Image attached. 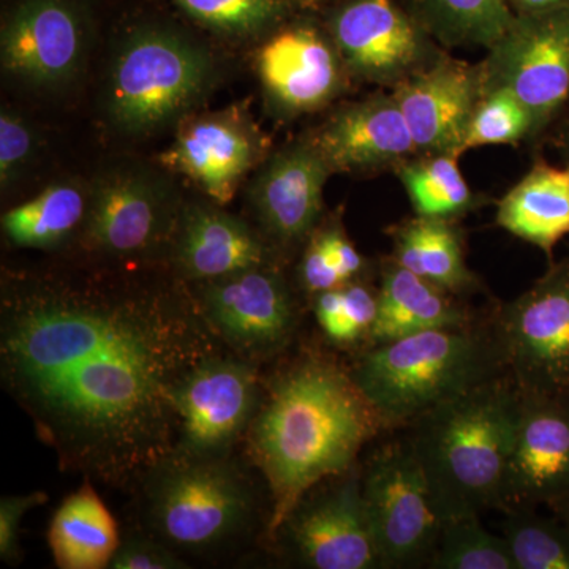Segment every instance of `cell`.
I'll return each instance as SVG.
<instances>
[{"mask_svg": "<svg viewBox=\"0 0 569 569\" xmlns=\"http://www.w3.org/2000/svg\"><path fill=\"white\" fill-rule=\"evenodd\" d=\"M216 336L168 291L21 279L3 287L0 372L63 470L123 486L174 455L176 389Z\"/></svg>", "mask_w": 569, "mask_h": 569, "instance_id": "6da1fadb", "label": "cell"}, {"mask_svg": "<svg viewBox=\"0 0 569 569\" xmlns=\"http://www.w3.org/2000/svg\"><path fill=\"white\" fill-rule=\"evenodd\" d=\"M381 426L376 408L335 362L306 358L277 377L247 429L250 458L271 490L269 537L318 482L350 471Z\"/></svg>", "mask_w": 569, "mask_h": 569, "instance_id": "7a4b0ae2", "label": "cell"}, {"mask_svg": "<svg viewBox=\"0 0 569 569\" xmlns=\"http://www.w3.org/2000/svg\"><path fill=\"white\" fill-rule=\"evenodd\" d=\"M522 392L508 376L452 397L411 422L408 438L441 523L501 509Z\"/></svg>", "mask_w": 569, "mask_h": 569, "instance_id": "3957f363", "label": "cell"}, {"mask_svg": "<svg viewBox=\"0 0 569 569\" xmlns=\"http://www.w3.org/2000/svg\"><path fill=\"white\" fill-rule=\"evenodd\" d=\"M219 78L211 48L194 33L173 21H134L112 52L104 116L119 133H156L197 111Z\"/></svg>", "mask_w": 569, "mask_h": 569, "instance_id": "277c9868", "label": "cell"}, {"mask_svg": "<svg viewBox=\"0 0 569 569\" xmlns=\"http://www.w3.org/2000/svg\"><path fill=\"white\" fill-rule=\"evenodd\" d=\"M507 373L492 328L468 325L373 346L350 376L383 426H399Z\"/></svg>", "mask_w": 569, "mask_h": 569, "instance_id": "5b68a950", "label": "cell"}, {"mask_svg": "<svg viewBox=\"0 0 569 569\" xmlns=\"http://www.w3.org/2000/svg\"><path fill=\"white\" fill-rule=\"evenodd\" d=\"M142 478L149 527L173 548H216L252 518V490L224 458L173 455Z\"/></svg>", "mask_w": 569, "mask_h": 569, "instance_id": "8992f818", "label": "cell"}, {"mask_svg": "<svg viewBox=\"0 0 569 569\" xmlns=\"http://www.w3.org/2000/svg\"><path fill=\"white\" fill-rule=\"evenodd\" d=\"M182 203L159 171L112 168L91 183L82 244L114 260H144L170 250Z\"/></svg>", "mask_w": 569, "mask_h": 569, "instance_id": "52a82bcc", "label": "cell"}, {"mask_svg": "<svg viewBox=\"0 0 569 569\" xmlns=\"http://www.w3.org/2000/svg\"><path fill=\"white\" fill-rule=\"evenodd\" d=\"M492 331L520 391L569 397V257L501 306Z\"/></svg>", "mask_w": 569, "mask_h": 569, "instance_id": "ba28073f", "label": "cell"}, {"mask_svg": "<svg viewBox=\"0 0 569 569\" xmlns=\"http://www.w3.org/2000/svg\"><path fill=\"white\" fill-rule=\"evenodd\" d=\"M478 63L482 93L508 89L530 111L535 134L569 97V3L515 14L508 31Z\"/></svg>", "mask_w": 569, "mask_h": 569, "instance_id": "9c48e42d", "label": "cell"}, {"mask_svg": "<svg viewBox=\"0 0 569 569\" xmlns=\"http://www.w3.org/2000/svg\"><path fill=\"white\" fill-rule=\"evenodd\" d=\"M317 11L351 78L395 89L441 56L396 0H320Z\"/></svg>", "mask_w": 569, "mask_h": 569, "instance_id": "30bf717a", "label": "cell"}, {"mask_svg": "<svg viewBox=\"0 0 569 569\" xmlns=\"http://www.w3.org/2000/svg\"><path fill=\"white\" fill-rule=\"evenodd\" d=\"M361 488L381 567H429L441 519L410 441L380 448L361 477Z\"/></svg>", "mask_w": 569, "mask_h": 569, "instance_id": "8fae6325", "label": "cell"}, {"mask_svg": "<svg viewBox=\"0 0 569 569\" xmlns=\"http://www.w3.org/2000/svg\"><path fill=\"white\" fill-rule=\"evenodd\" d=\"M92 33L89 0H13L0 29L3 73L32 89L67 88L84 70Z\"/></svg>", "mask_w": 569, "mask_h": 569, "instance_id": "7c38bea8", "label": "cell"}, {"mask_svg": "<svg viewBox=\"0 0 569 569\" xmlns=\"http://www.w3.org/2000/svg\"><path fill=\"white\" fill-rule=\"evenodd\" d=\"M317 10L283 22L254 48V71L277 118L323 110L351 78Z\"/></svg>", "mask_w": 569, "mask_h": 569, "instance_id": "4fadbf2b", "label": "cell"}, {"mask_svg": "<svg viewBox=\"0 0 569 569\" xmlns=\"http://www.w3.org/2000/svg\"><path fill=\"white\" fill-rule=\"evenodd\" d=\"M268 146V138L244 108L194 111L178 123L160 163L223 206L233 200L247 174L264 162Z\"/></svg>", "mask_w": 569, "mask_h": 569, "instance_id": "5bb4252c", "label": "cell"}, {"mask_svg": "<svg viewBox=\"0 0 569 569\" xmlns=\"http://www.w3.org/2000/svg\"><path fill=\"white\" fill-rule=\"evenodd\" d=\"M220 353L193 367L176 389L179 441L174 455L224 458L258 411V377L250 362Z\"/></svg>", "mask_w": 569, "mask_h": 569, "instance_id": "9a60e30c", "label": "cell"}, {"mask_svg": "<svg viewBox=\"0 0 569 569\" xmlns=\"http://www.w3.org/2000/svg\"><path fill=\"white\" fill-rule=\"evenodd\" d=\"M332 174L312 133L266 157L247 194L269 246L288 252L307 244L320 227L325 186Z\"/></svg>", "mask_w": 569, "mask_h": 569, "instance_id": "2e32d148", "label": "cell"}, {"mask_svg": "<svg viewBox=\"0 0 569 569\" xmlns=\"http://www.w3.org/2000/svg\"><path fill=\"white\" fill-rule=\"evenodd\" d=\"M198 306L213 332L244 359L274 356L293 337V299L271 264L201 283Z\"/></svg>", "mask_w": 569, "mask_h": 569, "instance_id": "e0dca14e", "label": "cell"}, {"mask_svg": "<svg viewBox=\"0 0 569 569\" xmlns=\"http://www.w3.org/2000/svg\"><path fill=\"white\" fill-rule=\"evenodd\" d=\"M282 529L306 567L383 568L358 475L346 477L313 497L307 493Z\"/></svg>", "mask_w": 569, "mask_h": 569, "instance_id": "ac0fdd59", "label": "cell"}, {"mask_svg": "<svg viewBox=\"0 0 569 569\" xmlns=\"http://www.w3.org/2000/svg\"><path fill=\"white\" fill-rule=\"evenodd\" d=\"M568 500L569 397L522 392L501 509L516 505L552 509Z\"/></svg>", "mask_w": 569, "mask_h": 569, "instance_id": "d6986e66", "label": "cell"}, {"mask_svg": "<svg viewBox=\"0 0 569 569\" xmlns=\"http://www.w3.org/2000/svg\"><path fill=\"white\" fill-rule=\"evenodd\" d=\"M418 153L462 156L468 126L481 99L479 67L441 54L392 89Z\"/></svg>", "mask_w": 569, "mask_h": 569, "instance_id": "ffe728a7", "label": "cell"}, {"mask_svg": "<svg viewBox=\"0 0 569 569\" xmlns=\"http://www.w3.org/2000/svg\"><path fill=\"white\" fill-rule=\"evenodd\" d=\"M313 140L332 173L396 170L418 149L395 93H376L339 108L313 130Z\"/></svg>", "mask_w": 569, "mask_h": 569, "instance_id": "44dd1931", "label": "cell"}, {"mask_svg": "<svg viewBox=\"0 0 569 569\" xmlns=\"http://www.w3.org/2000/svg\"><path fill=\"white\" fill-rule=\"evenodd\" d=\"M269 247L263 234L220 204L190 201L182 203L168 252L186 279L203 283L269 264Z\"/></svg>", "mask_w": 569, "mask_h": 569, "instance_id": "7402d4cb", "label": "cell"}, {"mask_svg": "<svg viewBox=\"0 0 569 569\" xmlns=\"http://www.w3.org/2000/svg\"><path fill=\"white\" fill-rule=\"evenodd\" d=\"M470 316L456 295L387 258L380 269L378 317L370 342H392L430 329L462 328Z\"/></svg>", "mask_w": 569, "mask_h": 569, "instance_id": "603a6c76", "label": "cell"}, {"mask_svg": "<svg viewBox=\"0 0 569 569\" xmlns=\"http://www.w3.org/2000/svg\"><path fill=\"white\" fill-rule=\"evenodd\" d=\"M497 224L552 254L569 234V164L538 162L498 203Z\"/></svg>", "mask_w": 569, "mask_h": 569, "instance_id": "cb8c5ba5", "label": "cell"}, {"mask_svg": "<svg viewBox=\"0 0 569 569\" xmlns=\"http://www.w3.org/2000/svg\"><path fill=\"white\" fill-rule=\"evenodd\" d=\"M392 260L422 279L463 296L478 290L467 266L462 231L456 220L417 216L389 228Z\"/></svg>", "mask_w": 569, "mask_h": 569, "instance_id": "d4e9b609", "label": "cell"}, {"mask_svg": "<svg viewBox=\"0 0 569 569\" xmlns=\"http://www.w3.org/2000/svg\"><path fill=\"white\" fill-rule=\"evenodd\" d=\"M56 567L61 569L110 568L119 546L118 523L91 479L62 501L48 529Z\"/></svg>", "mask_w": 569, "mask_h": 569, "instance_id": "484cf974", "label": "cell"}, {"mask_svg": "<svg viewBox=\"0 0 569 569\" xmlns=\"http://www.w3.org/2000/svg\"><path fill=\"white\" fill-rule=\"evenodd\" d=\"M89 201L91 186L77 181L51 183L32 200L3 213V234L20 249H58L81 234Z\"/></svg>", "mask_w": 569, "mask_h": 569, "instance_id": "4316f807", "label": "cell"}, {"mask_svg": "<svg viewBox=\"0 0 569 569\" xmlns=\"http://www.w3.org/2000/svg\"><path fill=\"white\" fill-rule=\"evenodd\" d=\"M187 20L219 39L254 41L290 21L316 10L320 0H167Z\"/></svg>", "mask_w": 569, "mask_h": 569, "instance_id": "83f0119b", "label": "cell"}, {"mask_svg": "<svg viewBox=\"0 0 569 569\" xmlns=\"http://www.w3.org/2000/svg\"><path fill=\"white\" fill-rule=\"evenodd\" d=\"M407 9L433 40L451 48L489 50L515 20L508 0H408Z\"/></svg>", "mask_w": 569, "mask_h": 569, "instance_id": "f1b7e54d", "label": "cell"}, {"mask_svg": "<svg viewBox=\"0 0 569 569\" xmlns=\"http://www.w3.org/2000/svg\"><path fill=\"white\" fill-rule=\"evenodd\" d=\"M458 160L455 153H417L396 168L417 216L456 220L477 208Z\"/></svg>", "mask_w": 569, "mask_h": 569, "instance_id": "f546056e", "label": "cell"}, {"mask_svg": "<svg viewBox=\"0 0 569 569\" xmlns=\"http://www.w3.org/2000/svg\"><path fill=\"white\" fill-rule=\"evenodd\" d=\"M503 511V538L518 569H569V529L557 516L546 518L526 505Z\"/></svg>", "mask_w": 569, "mask_h": 569, "instance_id": "4dcf8cb0", "label": "cell"}, {"mask_svg": "<svg viewBox=\"0 0 569 569\" xmlns=\"http://www.w3.org/2000/svg\"><path fill=\"white\" fill-rule=\"evenodd\" d=\"M429 568L518 569L507 539L490 533L479 516H467L441 523L440 538Z\"/></svg>", "mask_w": 569, "mask_h": 569, "instance_id": "1f68e13d", "label": "cell"}, {"mask_svg": "<svg viewBox=\"0 0 569 569\" xmlns=\"http://www.w3.org/2000/svg\"><path fill=\"white\" fill-rule=\"evenodd\" d=\"M535 134L530 111L508 89L482 93L471 116L462 156L482 146L516 144Z\"/></svg>", "mask_w": 569, "mask_h": 569, "instance_id": "d6a6232c", "label": "cell"}, {"mask_svg": "<svg viewBox=\"0 0 569 569\" xmlns=\"http://www.w3.org/2000/svg\"><path fill=\"white\" fill-rule=\"evenodd\" d=\"M37 133L20 112H0V187L7 192L21 181L37 152Z\"/></svg>", "mask_w": 569, "mask_h": 569, "instance_id": "836d02e7", "label": "cell"}, {"mask_svg": "<svg viewBox=\"0 0 569 569\" xmlns=\"http://www.w3.org/2000/svg\"><path fill=\"white\" fill-rule=\"evenodd\" d=\"M110 568L112 569H179L186 563L162 539L130 537L121 542Z\"/></svg>", "mask_w": 569, "mask_h": 569, "instance_id": "e575fe53", "label": "cell"}, {"mask_svg": "<svg viewBox=\"0 0 569 569\" xmlns=\"http://www.w3.org/2000/svg\"><path fill=\"white\" fill-rule=\"evenodd\" d=\"M342 296L348 343L369 337L378 317V288L361 279L350 280L342 284Z\"/></svg>", "mask_w": 569, "mask_h": 569, "instance_id": "d590c367", "label": "cell"}, {"mask_svg": "<svg viewBox=\"0 0 569 569\" xmlns=\"http://www.w3.org/2000/svg\"><path fill=\"white\" fill-rule=\"evenodd\" d=\"M48 496L32 492L28 496L3 497L0 501V557L7 563L18 559L21 523L31 509L47 503Z\"/></svg>", "mask_w": 569, "mask_h": 569, "instance_id": "8d00e7d4", "label": "cell"}, {"mask_svg": "<svg viewBox=\"0 0 569 569\" xmlns=\"http://www.w3.org/2000/svg\"><path fill=\"white\" fill-rule=\"evenodd\" d=\"M299 280L307 293L313 296L335 290L340 284L347 283L337 271L336 266L332 264L317 231L307 241L305 254L299 264Z\"/></svg>", "mask_w": 569, "mask_h": 569, "instance_id": "74e56055", "label": "cell"}, {"mask_svg": "<svg viewBox=\"0 0 569 569\" xmlns=\"http://www.w3.org/2000/svg\"><path fill=\"white\" fill-rule=\"evenodd\" d=\"M317 234L320 236L326 252H328L332 264L336 266L342 279L346 282L361 279L366 271L365 257L356 250L353 242L348 239L343 228L337 223L326 228L318 227Z\"/></svg>", "mask_w": 569, "mask_h": 569, "instance_id": "f35d334b", "label": "cell"}, {"mask_svg": "<svg viewBox=\"0 0 569 569\" xmlns=\"http://www.w3.org/2000/svg\"><path fill=\"white\" fill-rule=\"evenodd\" d=\"M509 7L515 14L530 13V11H541L556 9V7L567 6L569 0H508Z\"/></svg>", "mask_w": 569, "mask_h": 569, "instance_id": "ab89813d", "label": "cell"}, {"mask_svg": "<svg viewBox=\"0 0 569 569\" xmlns=\"http://www.w3.org/2000/svg\"><path fill=\"white\" fill-rule=\"evenodd\" d=\"M552 509L553 512H556L557 518H559L569 529V500Z\"/></svg>", "mask_w": 569, "mask_h": 569, "instance_id": "60d3db41", "label": "cell"}, {"mask_svg": "<svg viewBox=\"0 0 569 569\" xmlns=\"http://www.w3.org/2000/svg\"><path fill=\"white\" fill-rule=\"evenodd\" d=\"M565 156H567L568 164H569V123L567 129V134H565Z\"/></svg>", "mask_w": 569, "mask_h": 569, "instance_id": "b9f144b4", "label": "cell"}]
</instances>
